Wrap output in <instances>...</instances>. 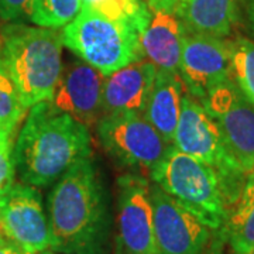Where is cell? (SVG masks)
Segmentation results:
<instances>
[{
	"mask_svg": "<svg viewBox=\"0 0 254 254\" xmlns=\"http://www.w3.org/2000/svg\"><path fill=\"white\" fill-rule=\"evenodd\" d=\"M53 246L60 254H112L109 190L92 157L71 167L47 199Z\"/></svg>",
	"mask_w": 254,
	"mask_h": 254,
	"instance_id": "cell-1",
	"label": "cell"
},
{
	"mask_svg": "<svg viewBox=\"0 0 254 254\" xmlns=\"http://www.w3.org/2000/svg\"><path fill=\"white\" fill-rule=\"evenodd\" d=\"M86 157H91L89 127L50 102L30 108L13 150L20 181L36 188L53 185Z\"/></svg>",
	"mask_w": 254,
	"mask_h": 254,
	"instance_id": "cell-2",
	"label": "cell"
},
{
	"mask_svg": "<svg viewBox=\"0 0 254 254\" xmlns=\"http://www.w3.org/2000/svg\"><path fill=\"white\" fill-rule=\"evenodd\" d=\"M63 46L55 28L7 23L0 30V61L26 109L53 99L63 72Z\"/></svg>",
	"mask_w": 254,
	"mask_h": 254,
	"instance_id": "cell-3",
	"label": "cell"
},
{
	"mask_svg": "<svg viewBox=\"0 0 254 254\" xmlns=\"http://www.w3.org/2000/svg\"><path fill=\"white\" fill-rule=\"evenodd\" d=\"M150 178L210 230L225 226L230 208L218 175L206 164L173 144Z\"/></svg>",
	"mask_w": 254,
	"mask_h": 254,
	"instance_id": "cell-4",
	"label": "cell"
},
{
	"mask_svg": "<svg viewBox=\"0 0 254 254\" xmlns=\"http://www.w3.org/2000/svg\"><path fill=\"white\" fill-rule=\"evenodd\" d=\"M173 144L210 167L218 175L229 208L236 203L247 180V174L229 151L222 133L200 102L188 92L182 98L181 116Z\"/></svg>",
	"mask_w": 254,
	"mask_h": 254,
	"instance_id": "cell-5",
	"label": "cell"
},
{
	"mask_svg": "<svg viewBox=\"0 0 254 254\" xmlns=\"http://www.w3.org/2000/svg\"><path fill=\"white\" fill-rule=\"evenodd\" d=\"M61 34L64 46L105 75L141 60L137 31L86 7Z\"/></svg>",
	"mask_w": 254,
	"mask_h": 254,
	"instance_id": "cell-6",
	"label": "cell"
},
{
	"mask_svg": "<svg viewBox=\"0 0 254 254\" xmlns=\"http://www.w3.org/2000/svg\"><path fill=\"white\" fill-rule=\"evenodd\" d=\"M96 134L106 154L130 174L150 177L168 153L170 144L140 113L103 115Z\"/></svg>",
	"mask_w": 254,
	"mask_h": 254,
	"instance_id": "cell-7",
	"label": "cell"
},
{
	"mask_svg": "<svg viewBox=\"0 0 254 254\" xmlns=\"http://www.w3.org/2000/svg\"><path fill=\"white\" fill-rule=\"evenodd\" d=\"M116 230L112 254H154V222L147 177L126 173L116 181Z\"/></svg>",
	"mask_w": 254,
	"mask_h": 254,
	"instance_id": "cell-8",
	"label": "cell"
},
{
	"mask_svg": "<svg viewBox=\"0 0 254 254\" xmlns=\"http://www.w3.org/2000/svg\"><path fill=\"white\" fill-rule=\"evenodd\" d=\"M200 105L219 127L229 151L246 174L254 171V105L233 79L223 82Z\"/></svg>",
	"mask_w": 254,
	"mask_h": 254,
	"instance_id": "cell-9",
	"label": "cell"
},
{
	"mask_svg": "<svg viewBox=\"0 0 254 254\" xmlns=\"http://www.w3.org/2000/svg\"><path fill=\"white\" fill-rule=\"evenodd\" d=\"M0 233L24 253L51 249L53 236L43 199L36 187L14 184L0 202Z\"/></svg>",
	"mask_w": 254,
	"mask_h": 254,
	"instance_id": "cell-10",
	"label": "cell"
},
{
	"mask_svg": "<svg viewBox=\"0 0 254 254\" xmlns=\"http://www.w3.org/2000/svg\"><path fill=\"white\" fill-rule=\"evenodd\" d=\"M154 254H206L210 229L157 184H150Z\"/></svg>",
	"mask_w": 254,
	"mask_h": 254,
	"instance_id": "cell-11",
	"label": "cell"
},
{
	"mask_svg": "<svg viewBox=\"0 0 254 254\" xmlns=\"http://www.w3.org/2000/svg\"><path fill=\"white\" fill-rule=\"evenodd\" d=\"M180 76L187 92L202 102L216 86L233 79L232 41L184 33Z\"/></svg>",
	"mask_w": 254,
	"mask_h": 254,
	"instance_id": "cell-12",
	"label": "cell"
},
{
	"mask_svg": "<svg viewBox=\"0 0 254 254\" xmlns=\"http://www.w3.org/2000/svg\"><path fill=\"white\" fill-rule=\"evenodd\" d=\"M106 75L82 60L63 66L53 99L58 112L69 115L85 126H96L103 116V85Z\"/></svg>",
	"mask_w": 254,
	"mask_h": 254,
	"instance_id": "cell-13",
	"label": "cell"
},
{
	"mask_svg": "<svg viewBox=\"0 0 254 254\" xmlns=\"http://www.w3.org/2000/svg\"><path fill=\"white\" fill-rule=\"evenodd\" d=\"M150 18L138 34L140 57L157 71L178 73L181 64L184 28L175 10L148 9Z\"/></svg>",
	"mask_w": 254,
	"mask_h": 254,
	"instance_id": "cell-14",
	"label": "cell"
},
{
	"mask_svg": "<svg viewBox=\"0 0 254 254\" xmlns=\"http://www.w3.org/2000/svg\"><path fill=\"white\" fill-rule=\"evenodd\" d=\"M157 68L145 60H137L106 75L103 85V115H143L151 93Z\"/></svg>",
	"mask_w": 254,
	"mask_h": 254,
	"instance_id": "cell-15",
	"label": "cell"
},
{
	"mask_svg": "<svg viewBox=\"0 0 254 254\" xmlns=\"http://www.w3.org/2000/svg\"><path fill=\"white\" fill-rule=\"evenodd\" d=\"M184 33L226 38L239 18L237 0H177Z\"/></svg>",
	"mask_w": 254,
	"mask_h": 254,
	"instance_id": "cell-16",
	"label": "cell"
},
{
	"mask_svg": "<svg viewBox=\"0 0 254 254\" xmlns=\"http://www.w3.org/2000/svg\"><path fill=\"white\" fill-rule=\"evenodd\" d=\"M185 85L178 73L157 71L154 85L148 96L143 116L165 141L173 144L181 116Z\"/></svg>",
	"mask_w": 254,
	"mask_h": 254,
	"instance_id": "cell-17",
	"label": "cell"
},
{
	"mask_svg": "<svg viewBox=\"0 0 254 254\" xmlns=\"http://www.w3.org/2000/svg\"><path fill=\"white\" fill-rule=\"evenodd\" d=\"M222 229L232 254H254V171L247 174L242 193Z\"/></svg>",
	"mask_w": 254,
	"mask_h": 254,
	"instance_id": "cell-18",
	"label": "cell"
},
{
	"mask_svg": "<svg viewBox=\"0 0 254 254\" xmlns=\"http://www.w3.org/2000/svg\"><path fill=\"white\" fill-rule=\"evenodd\" d=\"M82 7L125 23L137 31V34L143 31L150 18V10L143 0H82Z\"/></svg>",
	"mask_w": 254,
	"mask_h": 254,
	"instance_id": "cell-19",
	"label": "cell"
},
{
	"mask_svg": "<svg viewBox=\"0 0 254 254\" xmlns=\"http://www.w3.org/2000/svg\"><path fill=\"white\" fill-rule=\"evenodd\" d=\"M82 10V0H31L30 21L38 27L60 28L69 24Z\"/></svg>",
	"mask_w": 254,
	"mask_h": 254,
	"instance_id": "cell-20",
	"label": "cell"
},
{
	"mask_svg": "<svg viewBox=\"0 0 254 254\" xmlns=\"http://www.w3.org/2000/svg\"><path fill=\"white\" fill-rule=\"evenodd\" d=\"M232 78L254 105V41L249 38L232 41Z\"/></svg>",
	"mask_w": 254,
	"mask_h": 254,
	"instance_id": "cell-21",
	"label": "cell"
},
{
	"mask_svg": "<svg viewBox=\"0 0 254 254\" xmlns=\"http://www.w3.org/2000/svg\"><path fill=\"white\" fill-rule=\"evenodd\" d=\"M26 110L14 83L0 61V130L13 134L16 126L26 116Z\"/></svg>",
	"mask_w": 254,
	"mask_h": 254,
	"instance_id": "cell-22",
	"label": "cell"
},
{
	"mask_svg": "<svg viewBox=\"0 0 254 254\" xmlns=\"http://www.w3.org/2000/svg\"><path fill=\"white\" fill-rule=\"evenodd\" d=\"M11 137L13 134L7 133L0 136V202L14 185L16 168L13 160Z\"/></svg>",
	"mask_w": 254,
	"mask_h": 254,
	"instance_id": "cell-23",
	"label": "cell"
},
{
	"mask_svg": "<svg viewBox=\"0 0 254 254\" xmlns=\"http://www.w3.org/2000/svg\"><path fill=\"white\" fill-rule=\"evenodd\" d=\"M31 0H0V20L6 23H24L30 20Z\"/></svg>",
	"mask_w": 254,
	"mask_h": 254,
	"instance_id": "cell-24",
	"label": "cell"
},
{
	"mask_svg": "<svg viewBox=\"0 0 254 254\" xmlns=\"http://www.w3.org/2000/svg\"><path fill=\"white\" fill-rule=\"evenodd\" d=\"M0 254H24V252L7 239L0 237Z\"/></svg>",
	"mask_w": 254,
	"mask_h": 254,
	"instance_id": "cell-25",
	"label": "cell"
},
{
	"mask_svg": "<svg viewBox=\"0 0 254 254\" xmlns=\"http://www.w3.org/2000/svg\"><path fill=\"white\" fill-rule=\"evenodd\" d=\"M147 7L148 9H168L175 10L177 0H147Z\"/></svg>",
	"mask_w": 254,
	"mask_h": 254,
	"instance_id": "cell-26",
	"label": "cell"
},
{
	"mask_svg": "<svg viewBox=\"0 0 254 254\" xmlns=\"http://www.w3.org/2000/svg\"><path fill=\"white\" fill-rule=\"evenodd\" d=\"M247 20H249V26L254 36V0H249L247 4Z\"/></svg>",
	"mask_w": 254,
	"mask_h": 254,
	"instance_id": "cell-27",
	"label": "cell"
},
{
	"mask_svg": "<svg viewBox=\"0 0 254 254\" xmlns=\"http://www.w3.org/2000/svg\"><path fill=\"white\" fill-rule=\"evenodd\" d=\"M38 254H60V253H55V252H53V250H44V252H41V253H38Z\"/></svg>",
	"mask_w": 254,
	"mask_h": 254,
	"instance_id": "cell-28",
	"label": "cell"
},
{
	"mask_svg": "<svg viewBox=\"0 0 254 254\" xmlns=\"http://www.w3.org/2000/svg\"><path fill=\"white\" fill-rule=\"evenodd\" d=\"M1 134H6V133H4V131H1V130H0V136H1ZM7 134H10V133H7Z\"/></svg>",
	"mask_w": 254,
	"mask_h": 254,
	"instance_id": "cell-29",
	"label": "cell"
},
{
	"mask_svg": "<svg viewBox=\"0 0 254 254\" xmlns=\"http://www.w3.org/2000/svg\"><path fill=\"white\" fill-rule=\"evenodd\" d=\"M0 237H3V236H1V233H0Z\"/></svg>",
	"mask_w": 254,
	"mask_h": 254,
	"instance_id": "cell-30",
	"label": "cell"
},
{
	"mask_svg": "<svg viewBox=\"0 0 254 254\" xmlns=\"http://www.w3.org/2000/svg\"><path fill=\"white\" fill-rule=\"evenodd\" d=\"M24 254H31V253H24Z\"/></svg>",
	"mask_w": 254,
	"mask_h": 254,
	"instance_id": "cell-31",
	"label": "cell"
}]
</instances>
